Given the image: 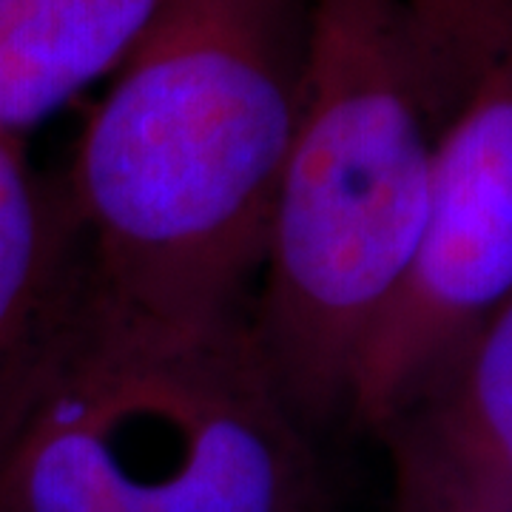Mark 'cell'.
<instances>
[{
    "mask_svg": "<svg viewBox=\"0 0 512 512\" xmlns=\"http://www.w3.org/2000/svg\"><path fill=\"white\" fill-rule=\"evenodd\" d=\"M308 40L311 0H165L66 180L100 291L165 322H248Z\"/></svg>",
    "mask_w": 512,
    "mask_h": 512,
    "instance_id": "1",
    "label": "cell"
},
{
    "mask_svg": "<svg viewBox=\"0 0 512 512\" xmlns=\"http://www.w3.org/2000/svg\"><path fill=\"white\" fill-rule=\"evenodd\" d=\"M407 416L476 481L495 510H512V296Z\"/></svg>",
    "mask_w": 512,
    "mask_h": 512,
    "instance_id": "7",
    "label": "cell"
},
{
    "mask_svg": "<svg viewBox=\"0 0 512 512\" xmlns=\"http://www.w3.org/2000/svg\"><path fill=\"white\" fill-rule=\"evenodd\" d=\"M458 100L410 0H311L302 106L248 316L305 424L348 410L359 353L416 251Z\"/></svg>",
    "mask_w": 512,
    "mask_h": 512,
    "instance_id": "3",
    "label": "cell"
},
{
    "mask_svg": "<svg viewBox=\"0 0 512 512\" xmlns=\"http://www.w3.org/2000/svg\"><path fill=\"white\" fill-rule=\"evenodd\" d=\"M165 0H0V131L23 137L114 74Z\"/></svg>",
    "mask_w": 512,
    "mask_h": 512,
    "instance_id": "6",
    "label": "cell"
},
{
    "mask_svg": "<svg viewBox=\"0 0 512 512\" xmlns=\"http://www.w3.org/2000/svg\"><path fill=\"white\" fill-rule=\"evenodd\" d=\"M89 274L66 183H46L23 137L0 131V413Z\"/></svg>",
    "mask_w": 512,
    "mask_h": 512,
    "instance_id": "5",
    "label": "cell"
},
{
    "mask_svg": "<svg viewBox=\"0 0 512 512\" xmlns=\"http://www.w3.org/2000/svg\"><path fill=\"white\" fill-rule=\"evenodd\" d=\"M382 433L393 458V512H495L419 421L404 416Z\"/></svg>",
    "mask_w": 512,
    "mask_h": 512,
    "instance_id": "8",
    "label": "cell"
},
{
    "mask_svg": "<svg viewBox=\"0 0 512 512\" xmlns=\"http://www.w3.org/2000/svg\"><path fill=\"white\" fill-rule=\"evenodd\" d=\"M512 296V40L441 128L416 251L353 370L348 413L384 430Z\"/></svg>",
    "mask_w": 512,
    "mask_h": 512,
    "instance_id": "4",
    "label": "cell"
},
{
    "mask_svg": "<svg viewBox=\"0 0 512 512\" xmlns=\"http://www.w3.org/2000/svg\"><path fill=\"white\" fill-rule=\"evenodd\" d=\"M251 322L134 311L92 271L0 413V512H325Z\"/></svg>",
    "mask_w": 512,
    "mask_h": 512,
    "instance_id": "2",
    "label": "cell"
}]
</instances>
